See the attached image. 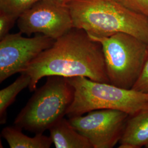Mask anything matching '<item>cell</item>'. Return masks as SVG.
Masks as SVG:
<instances>
[{
    "mask_svg": "<svg viewBox=\"0 0 148 148\" xmlns=\"http://www.w3.org/2000/svg\"><path fill=\"white\" fill-rule=\"evenodd\" d=\"M74 27L89 35L109 37L130 34L148 43V17L131 10L119 0H70L66 3Z\"/></svg>",
    "mask_w": 148,
    "mask_h": 148,
    "instance_id": "cell-2",
    "label": "cell"
},
{
    "mask_svg": "<svg viewBox=\"0 0 148 148\" xmlns=\"http://www.w3.org/2000/svg\"><path fill=\"white\" fill-rule=\"evenodd\" d=\"M14 120V125L35 134L43 133L66 115L74 101L75 88L67 77L48 76Z\"/></svg>",
    "mask_w": 148,
    "mask_h": 148,
    "instance_id": "cell-3",
    "label": "cell"
},
{
    "mask_svg": "<svg viewBox=\"0 0 148 148\" xmlns=\"http://www.w3.org/2000/svg\"><path fill=\"white\" fill-rule=\"evenodd\" d=\"M68 79L75 88L74 101L66 114L68 118L99 109L118 110L131 116L148 108V94L85 77Z\"/></svg>",
    "mask_w": 148,
    "mask_h": 148,
    "instance_id": "cell-4",
    "label": "cell"
},
{
    "mask_svg": "<svg viewBox=\"0 0 148 148\" xmlns=\"http://www.w3.org/2000/svg\"><path fill=\"white\" fill-rule=\"evenodd\" d=\"M22 129L14 125L5 127L1 132V136L11 148H49L53 144L50 137L42 133L36 134L34 137L27 136L22 132Z\"/></svg>",
    "mask_w": 148,
    "mask_h": 148,
    "instance_id": "cell-11",
    "label": "cell"
},
{
    "mask_svg": "<svg viewBox=\"0 0 148 148\" xmlns=\"http://www.w3.org/2000/svg\"><path fill=\"white\" fill-rule=\"evenodd\" d=\"M24 73L31 77L30 91L36 90L42 78L52 75L85 77L110 84L101 43L92 40L85 30L76 27L56 39Z\"/></svg>",
    "mask_w": 148,
    "mask_h": 148,
    "instance_id": "cell-1",
    "label": "cell"
},
{
    "mask_svg": "<svg viewBox=\"0 0 148 148\" xmlns=\"http://www.w3.org/2000/svg\"><path fill=\"white\" fill-rule=\"evenodd\" d=\"M21 32L8 34L0 40V82L17 73H24L30 64L56 40L42 34L32 37Z\"/></svg>",
    "mask_w": 148,
    "mask_h": 148,
    "instance_id": "cell-8",
    "label": "cell"
},
{
    "mask_svg": "<svg viewBox=\"0 0 148 148\" xmlns=\"http://www.w3.org/2000/svg\"><path fill=\"white\" fill-rule=\"evenodd\" d=\"M119 143V148H148V108L130 116Z\"/></svg>",
    "mask_w": 148,
    "mask_h": 148,
    "instance_id": "cell-9",
    "label": "cell"
},
{
    "mask_svg": "<svg viewBox=\"0 0 148 148\" xmlns=\"http://www.w3.org/2000/svg\"><path fill=\"white\" fill-rule=\"evenodd\" d=\"M130 115L124 111L99 109L69 118L71 125L93 148H114L121 139Z\"/></svg>",
    "mask_w": 148,
    "mask_h": 148,
    "instance_id": "cell-7",
    "label": "cell"
},
{
    "mask_svg": "<svg viewBox=\"0 0 148 148\" xmlns=\"http://www.w3.org/2000/svg\"><path fill=\"white\" fill-rule=\"evenodd\" d=\"M48 130L56 148H93L89 141L64 117L55 122Z\"/></svg>",
    "mask_w": 148,
    "mask_h": 148,
    "instance_id": "cell-10",
    "label": "cell"
},
{
    "mask_svg": "<svg viewBox=\"0 0 148 148\" xmlns=\"http://www.w3.org/2000/svg\"><path fill=\"white\" fill-rule=\"evenodd\" d=\"M40 0H0V12L19 17Z\"/></svg>",
    "mask_w": 148,
    "mask_h": 148,
    "instance_id": "cell-13",
    "label": "cell"
},
{
    "mask_svg": "<svg viewBox=\"0 0 148 148\" xmlns=\"http://www.w3.org/2000/svg\"><path fill=\"white\" fill-rule=\"evenodd\" d=\"M89 36L102 46L110 84L122 88L132 89L147 57L148 43L123 32L109 37Z\"/></svg>",
    "mask_w": 148,
    "mask_h": 148,
    "instance_id": "cell-5",
    "label": "cell"
},
{
    "mask_svg": "<svg viewBox=\"0 0 148 148\" xmlns=\"http://www.w3.org/2000/svg\"><path fill=\"white\" fill-rule=\"evenodd\" d=\"M31 82L30 76L22 73L19 77L11 85L0 90V123L5 124L7 121V110L16 100V96Z\"/></svg>",
    "mask_w": 148,
    "mask_h": 148,
    "instance_id": "cell-12",
    "label": "cell"
},
{
    "mask_svg": "<svg viewBox=\"0 0 148 148\" xmlns=\"http://www.w3.org/2000/svg\"><path fill=\"white\" fill-rule=\"evenodd\" d=\"M132 89L148 94V52L141 73Z\"/></svg>",
    "mask_w": 148,
    "mask_h": 148,
    "instance_id": "cell-15",
    "label": "cell"
},
{
    "mask_svg": "<svg viewBox=\"0 0 148 148\" xmlns=\"http://www.w3.org/2000/svg\"><path fill=\"white\" fill-rule=\"evenodd\" d=\"M131 10L148 17V0H119Z\"/></svg>",
    "mask_w": 148,
    "mask_h": 148,
    "instance_id": "cell-16",
    "label": "cell"
},
{
    "mask_svg": "<svg viewBox=\"0 0 148 148\" xmlns=\"http://www.w3.org/2000/svg\"><path fill=\"white\" fill-rule=\"evenodd\" d=\"M58 1L62 2H63V3H66V4L70 0H58Z\"/></svg>",
    "mask_w": 148,
    "mask_h": 148,
    "instance_id": "cell-17",
    "label": "cell"
},
{
    "mask_svg": "<svg viewBox=\"0 0 148 148\" xmlns=\"http://www.w3.org/2000/svg\"><path fill=\"white\" fill-rule=\"evenodd\" d=\"M19 17L0 12V40L8 35Z\"/></svg>",
    "mask_w": 148,
    "mask_h": 148,
    "instance_id": "cell-14",
    "label": "cell"
},
{
    "mask_svg": "<svg viewBox=\"0 0 148 148\" xmlns=\"http://www.w3.org/2000/svg\"><path fill=\"white\" fill-rule=\"evenodd\" d=\"M19 32L30 36L42 34L56 40L74 27L67 4L58 0H40L17 20Z\"/></svg>",
    "mask_w": 148,
    "mask_h": 148,
    "instance_id": "cell-6",
    "label": "cell"
}]
</instances>
